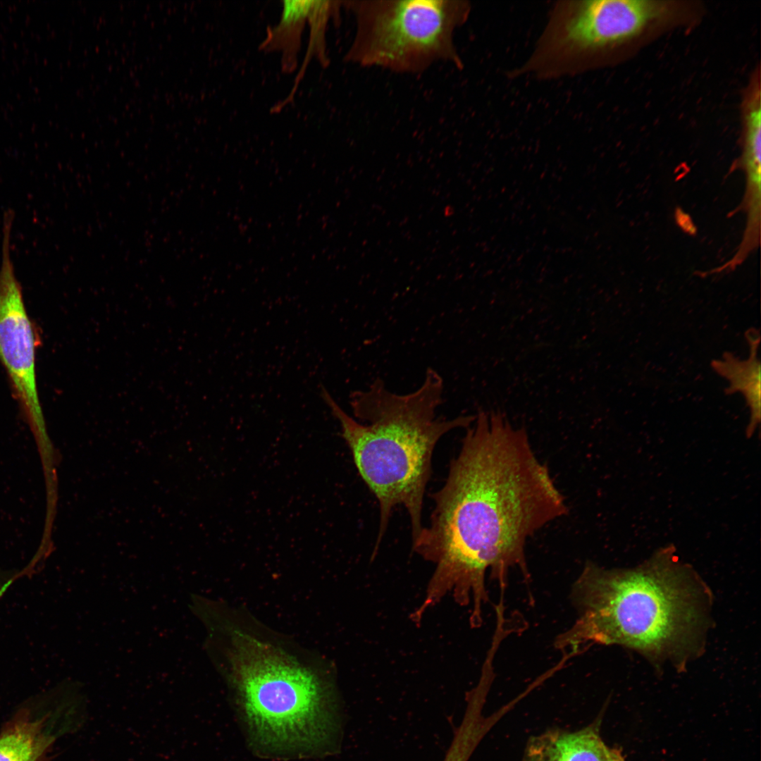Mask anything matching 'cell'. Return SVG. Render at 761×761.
Segmentation results:
<instances>
[{"mask_svg": "<svg viewBox=\"0 0 761 761\" xmlns=\"http://www.w3.org/2000/svg\"><path fill=\"white\" fill-rule=\"evenodd\" d=\"M745 337L750 346V356L747 360H740L726 352L722 360L712 361V366L717 373L729 380L726 394L740 392L745 396L750 411L747 427V435L750 437L760 421L761 366L757 357L760 336L757 330L751 328L746 332Z\"/></svg>", "mask_w": 761, "mask_h": 761, "instance_id": "9c48e42d", "label": "cell"}, {"mask_svg": "<svg viewBox=\"0 0 761 761\" xmlns=\"http://www.w3.org/2000/svg\"><path fill=\"white\" fill-rule=\"evenodd\" d=\"M7 588H8V586L6 585H4V586H0V598L3 595V593L6 590Z\"/></svg>", "mask_w": 761, "mask_h": 761, "instance_id": "5bb4252c", "label": "cell"}, {"mask_svg": "<svg viewBox=\"0 0 761 761\" xmlns=\"http://www.w3.org/2000/svg\"><path fill=\"white\" fill-rule=\"evenodd\" d=\"M743 163L745 171L760 170L761 104L760 90L749 101L745 115Z\"/></svg>", "mask_w": 761, "mask_h": 761, "instance_id": "4fadbf2b", "label": "cell"}, {"mask_svg": "<svg viewBox=\"0 0 761 761\" xmlns=\"http://www.w3.org/2000/svg\"><path fill=\"white\" fill-rule=\"evenodd\" d=\"M673 547L632 569L588 563L572 588L579 611L555 645L572 652L594 644H618L653 661L682 662L698 649L709 597Z\"/></svg>", "mask_w": 761, "mask_h": 761, "instance_id": "7a4b0ae2", "label": "cell"}, {"mask_svg": "<svg viewBox=\"0 0 761 761\" xmlns=\"http://www.w3.org/2000/svg\"><path fill=\"white\" fill-rule=\"evenodd\" d=\"M227 637L226 676L254 744L282 755L325 748L336 728L326 676L253 633L234 628Z\"/></svg>", "mask_w": 761, "mask_h": 761, "instance_id": "277c9868", "label": "cell"}, {"mask_svg": "<svg viewBox=\"0 0 761 761\" xmlns=\"http://www.w3.org/2000/svg\"><path fill=\"white\" fill-rule=\"evenodd\" d=\"M13 223L3 225L0 266V361L13 391L35 434L46 441L44 416L39 399L35 370L36 337L27 313L21 285L10 254Z\"/></svg>", "mask_w": 761, "mask_h": 761, "instance_id": "52a82bcc", "label": "cell"}, {"mask_svg": "<svg viewBox=\"0 0 761 761\" xmlns=\"http://www.w3.org/2000/svg\"><path fill=\"white\" fill-rule=\"evenodd\" d=\"M599 721L576 731L552 729L529 740L524 761H626L605 743Z\"/></svg>", "mask_w": 761, "mask_h": 761, "instance_id": "ba28073f", "label": "cell"}, {"mask_svg": "<svg viewBox=\"0 0 761 761\" xmlns=\"http://www.w3.org/2000/svg\"><path fill=\"white\" fill-rule=\"evenodd\" d=\"M342 1H312L307 16L309 27V37L307 52L298 72L293 88L287 97L276 106V110L281 109L290 102L298 87L297 85L303 78L304 73L309 62L315 57L320 64L326 67L329 63L327 52L326 32L329 22L338 18Z\"/></svg>", "mask_w": 761, "mask_h": 761, "instance_id": "8fae6325", "label": "cell"}, {"mask_svg": "<svg viewBox=\"0 0 761 761\" xmlns=\"http://www.w3.org/2000/svg\"><path fill=\"white\" fill-rule=\"evenodd\" d=\"M50 739L39 722L18 725L0 736V761H37Z\"/></svg>", "mask_w": 761, "mask_h": 761, "instance_id": "7c38bea8", "label": "cell"}, {"mask_svg": "<svg viewBox=\"0 0 761 761\" xmlns=\"http://www.w3.org/2000/svg\"><path fill=\"white\" fill-rule=\"evenodd\" d=\"M474 422L445 483L431 495L430 524L412 542L413 550L435 565L412 615L417 621L451 593L462 606L471 603V624L480 626L486 574L502 584L511 568L527 574V539L568 512L524 428H514L500 412L481 411Z\"/></svg>", "mask_w": 761, "mask_h": 761, "instance_id": "6da1fadb", "label": "cell"}, {"mask_svg": "<svg viewBox=\"0 0 761 761\" xmlns=\"http://www.w3.org/2000/svg\"><path fill=\"white\" fill-rule=\"evenodd\" d=\"M320 391L340 423L341 435L360 476L378 502L380 521L373 555L397 505L404 507L409 514L413 542L424 526L423 498L434 449L443 435L458 428H468L476 416H437L443 402L444 382L432 368H428L420 387L407 394L390 391L380 378L367 389L352 392L349 404L354 418L340 407L325 387L321 385Z\"/></svg>", "mask_w": 761, "mask_h": 761, "instance_id": "3957f363", "label": "cell"}, {"mask_svg": "<svg viewBox=\"0 0 761 761\" xmlns=\"http://www.w3.org/2000/svg\"><path fill=\"white\" fill-rule=\"evenodd\" d=\"M356 31L345 61L401 73H419L438 61L462 68L454 44L471 6L464 0L342 1Z\"/></svg>", "mask_w": 761, "mask_h": 761, "instance_id": "5b68a950", "label": "cell"}, {"mask_svg": "<svg viewBox=\"0 0 761 761\" xmlns=\"http://www.w3.org/2000/svg\"><path fill=\"white\" fill-rule=\"evenodd\" d=\"M667 11L659 1H559L533 52L512 75L550 79L586 72Z\"/></svg>", "mask_w": 761, "mask_h": 761, "instance_id": "8992f818", "label": "cell"}, {"mask_svg": "<svg viewBox=\"0 0 761 761\" xmlns=\"http://www.w3.org/2000/svg\"><path fill=\"white\" fill-rule=\"evenodd\" d=\"M311 4V0L283 1L279 21L267 29L259 45L261 51L281 54V67L285 73H292L297 68Z\"/></svg>", "mask_w": 761, "mask_h": 761, "instance_id": "30bf717a", "label": "cell"}]
</instances>
